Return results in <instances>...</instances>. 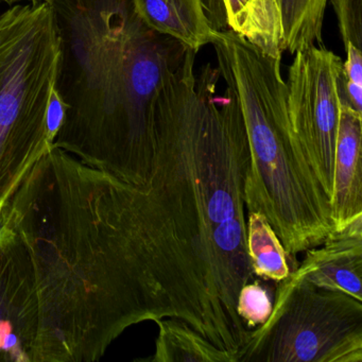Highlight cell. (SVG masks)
<instances>
[{"mask_svg": "<svg viewBox=\"0 0 362 362\" xmlns=\"http://www.w3.org/2000/svg\"><path fill=\"white\" fill-rule=\"evenodd\" d=\"M197 52L169 76L152 107V166L146 201L167 257L207 339L236 356L250 329L237 300L253 271L245 182L250 148L238 100L218 94V69L196 73Z\"/></svg>", "mask_w": 362, "mask_h": 362, "instance_id": "6da1fadb", "label": "cell"}, {"mask_svg": "<svg viewBox=\"0 0 362 362\" xmlns=\"http://www.w3.org/2000/svg\"><path fill=\"white\" fill-rule=\"evenodd\" d=\"M48 1L60 37L56 88L65 105L54 146L146 187L154 100L194 50L149 28L132 0Z\"/></svg>", "mask_w": 362, "mask_h": 362, "instance_id": "7a4b0ae2", "label": "cell"}, {"mask_svg": "<svg viewBox=\"0 0 362 362\" xmlns=\"http://www.w3.org/2000/svg\"><path fill=\"white\" fill-rule=\"evenodd\" d=\"M211 44L245 120L250 148L245 207L266 216L286 255L317 247L334 228L332 203L290 122L281 60L232 31L216 30Z\"/></svg>", "mask_w": 362, "mask_h": 362, "instance_id": "3957f363", "label": "cell"}, {"mask_svg": "<svg viewBox=\"0 0 362 362\" xmlns=\"http://www.w3.org/2000/svg\"><path fill=\"white\" fill-rule=\"evenodd\" d=\"M60 58L48 0L16 4L0 14V214L33 165L54 147L46 113Z\"/></svg>", "mask_w": 362, "mask_h": 362, "instance_id": "277c9868", "label": "cell"}, {"mask_svg": "<svg viewBox=\"0 0 362 362\" xmlns=\"http://www.w3.org/2000/svg\"><path fill=\"white\" fill-rule=\"evenodd\" d=\"M362 300L322 289L290 271L266 322L239 362H361Z\"/></svg>", "mask_w": 362, "mask_h": 362, "instance_id": "5b68a950", "label": "cell"}, {"mask_svg": "<svg viewBox=\"0 0 362 362\" xmlns=\"http://www.w3.org/2000/svg\"><path fill=\"white\" fill-rule=\"evenodd\" d=\"M288 71L290 122L309 163L332 203L334 156L340 116L342 59L323 45L296 52Z\"/></svg>", "mask_w": 362, "mask_h": 362, "instance_id": "8992f818", "label": "cell"}, {"mask_svg": "<svg viewBox=\"0 0 362 362\" xmlns=\"http://www.w3.org/2000/svg\"><path fill=\"white\" fill-rule=\"evenodd\" d=\"M294 274L322 289L340 291L362 300V219L307 250Z\"/></svg>", "mask_w": 362, "mask_h": 362, "instance_id": "52a82bcc", "label": "cell"}, {"mask_svg": "<svg viewBox=\"0 0 362 362\" xmlns=\"http://www.w3.org/2000/svg\"><path fill=\"white\" fill-rule=\"evenodd\" d=\"M362 113L340 105L334 156V230L362 219Z\"/></svg>", "mask_w": 362, "mask_h": 362, "instance_id": "ba28073f", "label": "cell"}, {"mask_svg": "<svg viewBox=\"0 0 362 362\" xmlns=\"http://www.w3.org/2000/svg\"><path fill=\"white\" fill-rule=\"evenodd\" d=\"M215 30L232 31L281 60L283 25L277 0H202Z\"/></svg>", "mask_w": 362, "mask_h": 362, "instance_id": "9c48e42d", "label": "cell"}, {"mask_svg": "<svg viewBox=\"0 0 362 362\" xmlns=\"http://www.w3.org/2000/svg\"><path fill=\"white\" fill-rule=\"evenodd\" d=\"M135 11L152 30L168 35L190 49L213 41L211 26L202 0H132Z\"/></svg>", "mask_w": 362, "mask_h": 362, "instance_id": "30bf717a", "label": "cell"}, {"mask_svg": "<svg viewBox=\"0 0 362 362\" xmlns=\"http://www.w3.org/2000/svg\"><path fill=\"white\" fill-rule=\"evenodd\" d=\"M160 328L153 362H236L186 322L168 317L156 322Z\"/></svg>", "mask_w": 362, "mask_h": 362, "instance_id": "8fae6325", "label": "cell"}, {"mask_svg": "<svg viewBox=\"0 0 362 362\" xmlns=\"http://www.w3.org/2000/svg\"><path fill=\"white\" fill-rule=\"evenodd\" d=\"M247 247L253 274L277 283L289 275L285 249L266 216L260 211H249Z\"/></svg>", "mask_w": 362, "mask_h": 362, "instance_id": "7c38bea8", "label": "cell"}, {"mask_svg": "<svg viewBox=\"0 0 362 362\" xmlns=\"http://www.w3.org/2000/svg\"><path fill=\"white\" fill-rule=\"evenodd\" d=\"M328 0H277L283 25V49L290 54L323 44Z\"/></svg>", "mask_w": 362, "mask_h": 362, "instance_id": "4fadbf2b", "label": "cell"}, {"mask_svg": "<svg viewBox=\"0 0 362 362\" xmlns=\"http://www.w3.org/2000/svg\"><path fill=\"white\" fill-rule=\"evenodd\" d=\"M272 307L268 292L258 281L247 283L241 288L237 313L250 329L264 324L270 317Z\"/></svg>", "mask_w": 362, "mask_h": 362, "instance_id": "5bb4252c", "label": "cell"}, {"mask_svg": "<svg viewBox=\"0 0 362 362\" xmlns=\"http://www.w3.org/2000/svg\"><path fill=\"white\" fill-rule=\"evenodd\" d=\"M344 49L362 52V0H330Z\"/></svg>", "mask_w": 362, "mask_h": 362, "instance_id": "9a60e30c", "label": "cell"}, {"mask_svg": "<svg viewBox=\"0 0 362 362\" xmlns=\"http://www.w3.org/2000/svg\"><path fill=\"white\" fill-rule=\"evenodd\" d=\"M65 105L62 97L59 94L54 86L50 95L48 103L47 113H46V128H47V137L50 143L54 144L63 122H64Z\"/></svg>", "mask_w": 362, "mask_h": 362, "instance_id": "2e32d148", "label": "cell"}, {"mask_svg": "<svg viewBox=\"0 0 362 362\" xmlns=\"http://www.w3.org/2000/svg\"><path fill=\"white\" fill-rule=\"evenodd\" d=\"M1 1L13 5V4L21 3V1H25V0H1ZM28 1L30 3V1H35V0H28Z\"/></svg>", "mask_w": 362, "mask_h": 362, "instance_id": "e0dca14e", "label": "cell"}]
</instances>
